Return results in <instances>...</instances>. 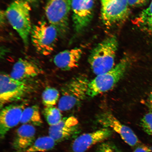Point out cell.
<instances>
[{
  "mask_svg": "<svg viewBox=\"0 0 152 152\" xmlns=\"http://www.w3.org/2000/svg\"><path fill=\"white\" fill-rule=\"evenodd\" d=\"M61 110L58 108L50 106L45 107L43 110V115L49 126L58 124L63 118Z\"/></svg>",
  "mask_w": 152,
  "mask_h": 152,
  "instance_id": "21",
  "label": "cell"
},
{
  "mask_svg": "<svg viewBox=\"0 0 152 152\" xmlns=\"http://www.w3.org/2000/svg\"><path fill=\"white\" fill-rule=\"evenodd\" d=\"M30 35L32 43L37 52L48 55L54 50L59 34L55 26L41 20L33 26Z\"/></svg>",
  "mask_w": 152,
  "mask_h": 152,
  "instance_id": "6",
  "label": "cell"
},
{
  "mask_svg": "<svg viewBox=\"0 0 152 152\" xmlns=\"http://www.w3.org/2000/svg\"></svg>",
  "mask_w": 152,
  "mask_h": 152,
  "instance_id": "29",
  "label": "cell"
},
{
  "mask_svg": "<svg viewBox=\"0 0 152 152\" xmlns=\"http://www.w3.org/2000/svg\"><path fill=\"white\" fill-rule=\"evenodd\" d=\"M113 134V130L103 128L90 133L82 134L76 137L72 144L73 152H85L97 144L105 142Z\"/></svg>",
  "mask_w": 152,
  "mask_h": 152,
  "instance_id": "11",
  "label": "cell"
},
{
  "mask_svg": "<svg viewBox=\"0 0 152 152\" xmlns=\"http://www.w3.org/2000/svg\"><path fill=\"white\" fill-rule=\"evenodd\" d=\"M36 129L33 125L24 124L18 129L13 142L16 152H25L35 141Z\"/></svg>",
  "mask_w": 152,
  "mask_h": 152,
  "instance_id": "16",
  "label": "cell"
},
{
  "mask_svg": "<svg viewBox=\"0 0 152 152\" xmlns=\"http://www.w3.org/2000/svg\"><path fill=\"white\" fill-rule=\"evenodd\" d=\"M25 105L23 103L9 104L1 109L0 113V136L5 137L11 129L20 122Z\"/></svg>",
  "mask_w": 152,
  "mask_h": 152,
  "instance_id": "12",
  "label": "cell"
},
{
  "mask_svg": "<svg viewBox=\"0 0 152 152\" xmlns=\"http://www.w3.org/2000/svg\"><path fill=\"white\" fill-rule=\"evenodd\" d=\"M140 125L144 132L152 137V112L150 111L142 117Z\"/></svg>",
  "mask_w": 152,
  "mask_h": 152,
  "instance_id": "22",
  "label": "cell"
},
{
  "mask_svg": "<svg viewBox=\"0 0 152 152\" xmlns=\"http://www.w3.org/2000/svg\"><path fill=\"white\" fill-rule=\"evenodd\" d=\"M118 42L115 36L106 38L93 49L88 61L95 75L105 73L115 66Z\"/></svg>",
  "mask_w": 152,
  "mask_h": 152,
  "instance_id": "2",
  "label": "cell"
},
{
  "mask_svg": "<svg viewBox=\"0 0 152 152\" xmlns=\"http://www.w3.org/2000/svg\"><path fill=\"white\" fill-rule=\"evenodd\" d=\"M97 121L104 128H109L118 133L124 141L131 147L139 144V140L132 129L121 123L110 112L100 113Z\"/></svg>",
  "mask_w": 152,
  "mask_h": 152,
  "instance_id": "8",
  "label": "cell"
},
{
  "mask_svg": "<svg viewBox=\"0 0 152 152\" xmlns=\"http://www.w3.org/2000/svg\"><path fill=\"white\" fill-rule=\"evenodd\" d=\"M129 6L128 0H111L102 7V22L107 26L124 22L129 16Z\"/></svg>",
  "mask_w": 152,
  "mask_h": 152,
  "instance_id": "9",
  "label": "cell"
},
{
  "mask_svg": "<svg viewBox=\"0 0 152 152\" xmlns=\"http://www.w3.org/2000/svg\"><path fill=\"white\" fill-rule=\"evenodd\" d=\"M94 0H72V20L77 33H81L90 24L94 15Z\"/></svg>",
  "mask_w": 152,
  "mask_h": 152,
  "instance_id": "10",
  "label": "cell"
},
{
  "mask_svg": "<svg viewBox=\"0 0 152 152\" xmlns=\"http://www.w3.org/2000/svg\"><path fill=\"white\" fill-rule=\"evenodd\" d=\"M131 64L129 57H123L111 69L96 75L89 83L88 96L93 98L111 90L123 77Z\"/></svg>",
  "mask_w": 152,
  "mask_h": 152,
  "instance_id": "4",
  "label": "cell"
},
{
  "mask_svg": "<svg viewBox=\"0 0 152 152\" xmlns=\"http://www.w3.org/2000/svg\"><path fill=\"white\" fill-rule=\"evenodd\" d=\"M96 152H122L118 147L110 141H105L99 144Z\"/></svg>",
  "mask_w": 152,
  "mask_h": 152,
  "instance_id": "23",
  "label": "cell"
},
{
  "mask_svg": "<svg viewBox=\"0 0 152 152\" xmlns=\"http://www.w3.org/2000/svg\"><path fill=\"white\" fill-rule=\"evenodd\" d=\"M43 73L42 68L36 63L27 59L20 58L12 67L10 75L19 80H28Z\"/></svg>",
  "mask_w": 152,
  "mask_h": 152,
  "instance_id": "14",
  "label": "cell"
},
{
  "mask_svg": "<svg viewBox=\"0 0 152 152\" xmlns=\"http://www.w3.org/2000/svg\"><path fill=\"white\" fill-rule=\"evenodd\" d=\"M34 87L27 80L13 79L10 75L4 73L0 77V107L18 101L31 93Z\"/></svg>",
  "mask_w": 152,
  "mask_h": 152,
  "instance_id": "5",
  "label": "cell"
},
{
  "mask_svg": "<svg viewBox=\"0 0 152 152\" xmlns=\"http://www.w3.org/2000/svg\"><path fill=\"white\" fill-rule=\"evenodd\" d=\"M57 142L49 136L41 137L36 140L25 152H45L50 151Z\"/></svg>",
  "mask_w": 152,
  "mask_h": 152,
  "instance_id": "18",
  "label": "cell"
},
{
  "mask_svg": "<svg viewBox=\"0 0 152 152\" xmlns=\"http://www.w3.org/2000/svg\"><path fill=\"white\" fill-rule=\"evenodd\" d=\"M134 22L138 27L152 34V0L149 7L142 11Z\"/></svg>",
  "mask_w": 152,
  "mask_h": 152,
  "instance_id": "19",
  "label": "cell"
},
{
  "mask_svg": "<svg viewBox=\"0 0 152 152\" xmlns=\"http://www.w3.org/2000/svg\"><path fill=\"white\" fill-rule=\"evenodd\" d=\"M111 0H101V1L102 7L106 5Z\"/></svg>",
  "mask_w": 152,
  "mask_h": 152,
  "instance_id": "27",
  "label": "cell"
},
{
  "mask_svg": "<svg viewBox=\"0 0 152 152\" xmlns=\"http://www.w3.org/2000/svg\"><path fill=\"white\" fill-rule=\"evenodd\" d=\"M30 4L24 0H15L7 7L5 16L12 27L21 38L25 47L28 48L32 26Z\"/></svg>",
  "mask_w": 152,
  "mask_h": 152,
  "instance_id": "3",
  "label": "cell"
},
{
  "mask_svg": "<svg viewBox=\"0 0 152 152\" xmlns=\"http://www.w3.org/2000/svg\"><path fill=\"white\" fill-rule=\"evenodd\" d=\"M83 53L82 49L80 48L64 50L56 54L53 61L55 65L62 71H70L78 66Z\"/></svg>",
  "mask_w": 152,
  "mask_h": 152,
  "instance_id": "15",
  "label": "cell"
},
{
  "mask_svg": "<svg viewBox=\"0 0 152 152\" xmlns=\"http://www.w3.org/2000/svg\"><path fill=\"white\" fill-rule=\"evenodd\" d=\"M146 104L150 111L152 112V91L150 94L147 99Z\"/></svg>",
  "mask_w": 152,
  "mask_h": 152,
  "instance_id": "26",
  "label": "cell"
},
{
  "mask_svg": "<svg viewBox=\"0 0 152 152\" xmlns=\"http://www.w3.org/2000/svg\"><path fill=\"white\" fill-rule=\"evenodd\" d=\"M72 0H48L45 7L48 22L58 30L59 35L64 36L69 28V17Z\"/></svg>",
  "mask_w": 152,
  "mask_h": 152,
  "instance_id": "7",
  "label": "cell"
},
{
  "mask_svg": "<svg viewBox=\"0 0 152 152\" xmlns=\"http://www.w3.org/2000/svg\"><path fill=\"white\" fill-rule=\"evenodd\" d=\"M87 76L84 74L74 76L62 85L58 108L66 112L77 107L88 96L89 83Z\"/></svg>",
  "mask_w": 152,
  "mask_h": 152,
  "instance_id": "1",
  "label": "cell"
},
{
  "mask_svg": "<svg viewBox=\"0 0 152 152\" xmlns=\"http://www.w3.org/2000/svg\"><path fill=\"white\" fill-rule=\"evenodd\" d=\"M79 127V121L75 117H64L58 124L49 127V136L57 143L65 141L77 134Z\"/></svg>",
  "mask_w": 152,
  "mask_h": 152,
  "instance_id": "13",
  "label": "cell"
},
{
  "mask_svg": "<svg viewBox=\"0 0 152 152\" xmlns=\"http://www.w3.org/2000/svg\"><path fill=\"white\" fill-rule=\"evenodd\" d=\"M20 123L33 126H41L43 124L39 106L37 104L25 108L23 112Z\"/></svg>",
  "mask_w": 152,
  "mask_h": 152,
  "instance_id": "17",
  "label": "cell"
},
{
  "mask_svg": "<svg viewBox=\"0 0 152 152\" xmlns=\"http://www.w3.org/2000/svg\"><path fill=\"white\" fill-rule=\"evenodd\" d=\"M60 97L59 91L51 87H47L42 95L43 103L45 107L54 106L58 102Z\"/></svg>",
  "mask_w": 152,
  "mask_h": 152,
  "instance_id": "20",
  "label": "cell"
},
{
  "mask_svg": "<svg viewBox=\"0 0 152 152\" xmlns=\"http://www.w3.org/2000/svg\"><path fill=\"white\" fill-rule=\"evenodd\" d=\"M149 0H128L129 6L133 7L142 6L148 2Z\"/></svg>",
  "mask_w": 152,
  "mask_h": 152,
  "instance_id": "24",
  "label": "cell"
},
{
  "mask_svg": "<svg viewBox=\"0 0 152 152\" xmlns=\"http://www.w3.org/2000/svg\"><path fill=\"white\" fill-rule=\"evenodd\" d=\"M133 152H152V149L144 144H141L137 146Z\"/></svg>",
  "mask_w": 152,
  "mask_h": 152,
  "instance_id": "25",
  "label": "cell"
},
{
  "mask_svg": "<svg viewBox=\"0 0 152 152\" xmlns=\"http://www.w3.org/2000/svg\"><path fill=\"white\" fill-rule=\"evenodd\" d=\"M24 1H27L30 4H33L37 3L38 0H24Z\"/></svg>",
  "mask_w": 152,
  "mask_h": 152,
  "instance_id": "28",
  "label": "cell"
}]
</instances>
